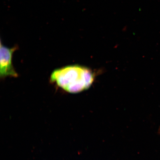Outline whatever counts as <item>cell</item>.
<instances>
[{"label":"cell","mask_w":160,"mask_h":160,"mask_svg":"<svg viewBox=\"0 0 160 160\" xmlns=\"http://www.w3.org/2000/svg\"><path fill=\"white\" fill-rule=\"evenodd\" d=\"M94 78L91 69L83 66L72 65L54 70L50 81L65 92L75 93L89 89Z\"/></svg>","instance_id":"6da1fadb"},{"label":"cell","mask_w":160,"mask_h":160,"mask_svg":"<svg viewBox=\"0 0 160 160\" xmlns=\"http://www.w3.org/2000/svg\"><path fill=\"white\" fill-rule=\"evenodd\" d=\"M18 49L17 46L11 48L6 47L1 41L0 78L1 79L9 77L17 78L18 76L12 64L13 53Z\"/></svg>","instance_id":"7a4b0ae2"}]
</instances>
